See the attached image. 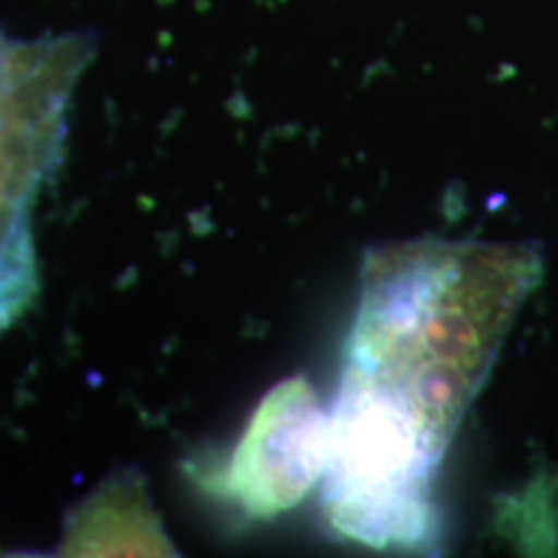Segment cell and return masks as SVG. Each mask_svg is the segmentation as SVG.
Instances as JSON below:
<instances>
[{
	"label": "cell",
	"instance_id": "1",
	"mask_svg": "<svg viewBox=\"0 0 558 558\" xmlns=\"http://www.w3.org/2000/svg\"><path fill=\"white\" fill-rule=\"evenodd\" d=\"M541 277L533 243L367 251L320 478L333 533L367 548L429 546L439 465Z\"/></svg>",
	"mask_w": 558,
	"mask_h": 558
},
{
	"label": "cell",
	"instance_id": "3",
	"mask_svg": "<svg viewBox=\"0 0 558 558\" xmlns=\"http://www.w3.org/2000/svg\"><path fill=\"white\" fill-rule=\"evenodd\" d=\"M329 411L305 378L277 383L220 476L222 492L256 520L298 507L329 463Z\"/></svg>",
	"mask_w": 558,
	"mask_h": 558
},
{
	"label": "cell",
	"instance_id": "2",
	"mask_svg": "<svg viewBox=\"0 0 558 558\" xmlns=\"http://www.w3.org/2000/svg\"><path fill=\"white\" fill-rule=\"evenodd\" d=\"M94 58L90 32H0V333L39 295L34 209L65 153L70 104Z\"/></svg>",
	"mask_w": 558,
	"mask_h": 558
}]
</instances>
